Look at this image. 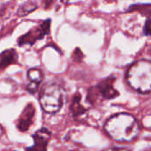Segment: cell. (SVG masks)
Wrapping results in <instances>:
<instances>
[{
  "label": "cell",
  "mask_w": 151,
  "mask_h": 151,
  "mask_svg": "<svg viewBox=\"0 0 151 151\" xmlns=\"http://www.w3.org/2000/svg\"><path fill=\"white\" fill-rule=\"evenodd\" d=\"M106 134L118 142H131L141 133V126L131 114L121 112L112 115L104 124Z\"/></svg>",
  "instance_id": "obj_1"
},
{
  "label": "cell",
  "mask_w": 151,
  "mask_h": 151,
  "mask_svg": "<svg viewBox=\"0 0 151 151\" xmlns=\"http://www.w3.org/2000/svg\"><path fill=\"white\" fill-rule=\"evenodd\" d=\"M127 84L136 92H151V61L141 59L133 63L127 72Z\"/></svg>",
  "instance_id": "obj_2"
},
{
  "label": "cell",
  "mask_w": 151,
  "mask_h": 151,
  "mask_svg": "<svg viewBox=\"0 0 151 151\" xmlns=\"http://www.w3.org/2000/svg\"><path fill=\"white\" fill-rule=\"evenodd\" d=\"M39 102L42 109L49 114L60 111L64 103V90L57 83L45 84L39 94Z\"/></svg>",
  "instance_id": "obj_3"
},
{
  "label": "cell",
  "mask_w": 151,
  "mask_h": 151,
  "mask_svg": "<svg viewBox=\"0 0 151 151\" xmlns=\"http://www.w3.org/2000/svg\"><path fill=\"white\" fill-rule=\"evenodd\" d=\"M115 81L116 77L111 76L100 81L96 87L91 88L88 91V101L92 104L97 96H100L101 98L105 100H111L118 97L119 96V93L114 88Z\"/></svg>",
  "instance_id": "obj_4"
},
{
  "label": "cell",
  "mask_w": 151,
  "mask_h": 151,
  "mask_svg": "<svg viewBox=\"0 0 151 151\" xmlns=\"http://www.w3.org/2000/svg\"><path fill=\"white\" fill-rule=\"evenodd\" d=\"M50 24L51 19H48L44 20L40 26L32 28L27 33L23 35L18 40V43L19 46H23L26 44L33 45L36 41L42 39L45 35H49L50 32Z\"/></svg>",
  "instance_id": "obj_5"
},
{
  "label": "cell",
  "mask_w": 151,
  "mask_h": 151,
  "mask_svg": "<svg viewBox=\"0 0 151 151\" xmlns=\"http://www.w3.org/2000/svg\"><path fill=\"white\" fill-rule=\"evenodd\" d=\"M51 137V133L46 127L38 129L33 135V145L26 148V151H47L48 144Z\"/></svg>",
  "instance_id": "obj_6"
},
{
  "label": "cell",
  "mask_w": 151,
  "mask_h": 151,
  "mask_svg": "<svg viewBox=\"0 0 151 151\" xmlns=\"http://www.w3.org/2000/svg\"><path fill=\"white\" fill-rule=\"evenodd\" d=\"M35 110L32 104H27L23 109L22 112L19 115V118L17 121V127L19 131L25 133L32 127L35 120Z\"/></svg>",
  "instance_id": "obj_7"
},
{
  "label": "cell",
  "mask_w": 151,
  "mask_h": 151,
  "mask_svg": "<svg viewBox=\"0 0 151 151\" xmlns=\"http://www.w3.org/2000/svg\"><path fill=\"white\" fill-rule=\"evenodd\" d=\"M27 79L28 82L26 86V90L29 94L34 95L43 80V73L38 68H31L27 71Z\"/></svg>",
  "instance_id": "obj_8"
},
{
  "label": "cell",
  "mask_w": 151,
  "mask_h": 151,
  "mask_svg": "<svg viewBox=\"0 0 151 151\" xmlns=\"http://www.w3.org/2000/svg\"><path fill=\"white\" fill-rule=\"evenodd\" d=\"M138 11L142 14L147 17L146 22L144 24L143 33L146 35L151 36V4H138L130 6V10Z\"/></svg>",
  "instance_id": "obj_9"
},
{
  "label": "cell",
  "mask_w": 151,
  "mask_h": 151,
  "mask_svg": "<svg viewBox=\"0 0 151 151\" xmlns=\"http://www.w3.org/2000/svg\"><path fill=\"white\" fill-rule=\"evenodd\" d=\"M70 111L73 118H80L87 112L88 109L81 104V95L77 92L72 100L70 105Z\"/></svg>",
  "instance_id": "obj_10"
},
{
  "label": "cell",
  "mask_w": 151,
  "mask_h": 151,
  "mask_svg": "<svg viewBox=\"0 0 151 151\" xmlns=\"http://www.w3.org/2000/svg\"><path fill=\"white\" fill-rule=\"evenodd\" d=\"M17 60H18V54L13 49H9V50H4L1 53V61H0L1 69L4 70L8 65L16 64Z\"/></svg>",
  "instance_id": "obj_11"
},
{
  "label": "cell",
  "mask_w": 151,
  "mask_h": 151,
  "mask_svg": "<svg viewBox=\"0 0 151 151\" xmlns=\"http://www.w3.org/2000/svg\"><path fill=\"white\" fill-rule=\"evenodd\" d=\"M36 4H31V3H27L24 5L20 6L19 10V15H27L28 12L34 11L35 9H36Z\"/></svg>",
  "instance_id": "obj_12"
},
{
  "label": "cell",
  "mask_w": 151,
  "mask_h": 151,
  "mask_svg": "<svg viewBox=\"0 0 151 151\" xmlns=\"http://www.w3.org/2000/svg\"><path fill=\"white\" fill-rule=\"evenodd\" d=\"M104 151H130L127 149H124V148H111L108 150H105Z\"/></svg>",
  "instance_id": "obj_13"
},
{
  "label": "cell",
  "mask_w": 151,
  "mask_h": 151,
  "mask_svg": "<svg viewBox=\"0 0 151 151\" xmlns=\"http://www.w3.org/2000/svg\"><path fill=\"white\" fill-rule=\"evenodd\" d=\"M44 2H45V5L48 7V6L51 5V4L54 2V0H44Z\"/></svg>",
  "instance_id": "obj_14"
},
{
  "label": "cell",
  "mask_w": 151,
  "mask_h": 151,
  "mask_svg": "<svg viewBox=\"0 0 151 151\" xmlns=\"http://www.w3.org/2000/svg\"><path fill=\"white\" fill-rule=\"evenodd\" d=\"M143 151H151V148H150V149H146V150H144Z\"/></svg>",
  "instance_id": "obj_15"
},
{
  "label": "cell",
  "mask_w": 151,
  "mask_h": 151,
  "mask_svg": "<svg viewBox=\"0 0 151 151\" xmlns=\"http://www.w3.org/2000/svg\"><path fill=\"white\" fill-rule=\"evenodd\" d=\"M71 151H75V150H71Z\"/></svg>",
  "instance_id": "obj_16"
}]
</instances>
